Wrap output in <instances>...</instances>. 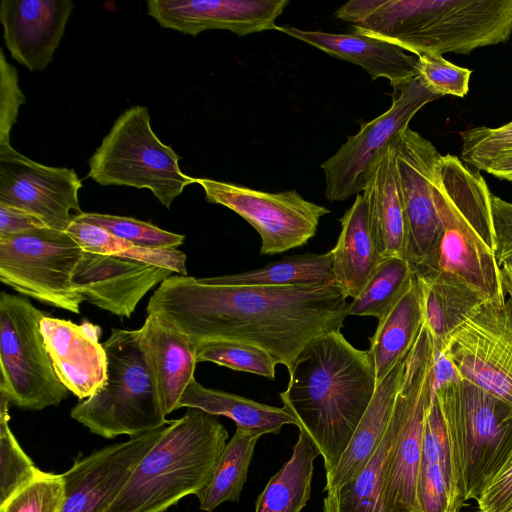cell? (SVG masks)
Returning <instances> with one entry per match:
<instances>
[{"label": "cell", "mask_w": 512, "mask_h": 512, "mask_svg": "<svg viewBox=\"0 0 512 512\" xmlns=\"http://www.w3.org/2000/svg\"><path fill=\"white\" fill-rule=\"evenodd\" d=\"M349 305L336 283L226 285L176 275L159 285L146 312L161 315L196 344L211 339L247 342L289 370L313 339L340 331Z\"/></svg>", "instance_id": "6da1fadb"}, {"label": "cell", "mask_w": 512, "mask_h": 512, "mask_svg": "<svg viewBox=\"0 0 512 512\" xmlns=\"http://www.w3.org/2000/svg\"><path fill=\"white\" fill-rule=\"evenodd\" d=\"M279 394L283 407L314 443L326 474L345 452L367 410L376 378L368 350L352 346L340 331L323 334L298 354Z\"/></svg>", "instance_id": "7a4b0ae2"}, {"label": "cell", "mask_w": 512, "mask_h": 512, "mask_svg": "<svg viewBox=\"0 0 512 512\" xmlns=\"http://www.w3.org/2000/svg\"><path fill=\"white\" fill-rule=\"evenodd\" d=\"M335 17L416 56L469 54L512 35V0H350Z\"/></svg>", "instance_id": "3957f363"}, {"label": "cell", "mask_w": 512, "mask_h": 512, "mask_svg": "<svg viewBox=\"0 0 512 512\" xmlns=\"http://www.w3.org/2000/svg\"><path fill=\"white\" fill-rule=\"evenodd\" d=\"M441 234L432 262L419 274L455 279L486 299L507 297L497 256L490 192L458 157L442 155L435 186Z\"/></svg>", "instance_id": "277c9868"}, {"label": "cell", "mask_w": 512, "mask_h": 512, "mask_svg": "<svg viewBox=\"0 0 512 512\" xmlns=\"http://www.w3.org/2000/svg\"><path fill=\"white\" fill-rule=\"evenodd\" d=\"M228 432L217 416L188 408L170 421L104 512H165L212 479Z\"/></svg>", "instance_id": "5b68a950"}, {"label": "cell", "mask_w": 512, "mask_h": 512, "mask_svg": "<svg viewBox=\"0 0 512 512\" xmlns=\"http://www.w3.org/2000/svg\"><path fill=\"white\" fill-rule=\"evenodd\" d=\"M102 345L107 355L106 382L93 396L77 403L71 417L107 439L136 437L169 424L140 330L113 328Z\"/></svg>", "instance_id": "8992f818"}, {"label": "cell", "mask_w": 512, "mask_h": 512, "mask_svg": "<svg viewBox=\"0 0 512 512\" xmlns=\"http://www.w3.org/2000/svg\"><path fill=\"white\" fill-rule=\"evenodd\" d=\"M465 501L477 499L512 451V407L460 379L434 391Z\"/></svg>", "instance_id": "52a82bcc"}, {"label": "cell", "mask_w": 512, "mask_h": 512, "mask_svg": "<svg viewBox=\"0 0 512 512\" xmlns=\"http://www.w3.org/2000/svg\"><path fill=\"white\" fill-rule=\"evenodd\" d=\"M180 156L152 130L147 107L125 110L89 159L88 176L102 186L149 189L167 209L196 178L184 174Z\"/></svg>", "instance_id": "ba28073f"}, {"label": "cell", "mask_w": 512, "mask_h": 512, "mask_svg": "<svg viewBox=\"0 0 512 512\" xmlns=\"http://www.w3.org/2000/svg\"><path fill=\"white\" fill-rule=\"evenodd\" d=\"M432 338L423 324L408 352L392 415L396 432L388 453L383 482L387 512H421L417 480L426 412L434 393L431 388Z\"/></svg>", "instance_id": "9c48e42d"}, {"label": "cell", "mask_w": 512, "mask_h": 512, "mask_svg": "<svg viewBox=\"0 0 512 512\" xmlns=\"http://www.w3.org/2000/svg\"><path fill=\"white\" fill-rule=\"evenodd\" d=\"M44 316L27 298L0 293V394L21 409L58 406L68 395L40 330Z\"/></svg>", "instance_id": "30bf717a"}, {"label": "cell", "mask_w": 512, "mask_h": 512, "mask_svg": "<svg viewBox=\"0 0 512 512\" xmlns=\"http://www.w3.org/2000/svg\"><path fill=\"white\" fill-rule=\"evenodd\" d=\"M83 249L50 227L0 237V281L43 304L80 313L72 276Z\"/></svg>", "instance_id": "8fae6325"}, {"label": "cell", "mask_w": 512, "mask_h": 512, "mask_svg": "<svg viewBox=\"0 0 512 512\" xmlns=\"http://www.w3.org/2000/svg\"><path fill=\"white\" fill-rule=\"evenodd\" d=\"M437 98L418 75L393 88L390 108L363 124L320 165L325 176V197L330 202L345 201L363 192L383 150L408 128L423 106Z\"/></svg>", "instance_id": "7c38bea8"}, {"label": "cell", "mask_w": 512, "mask_h": 512, "mask_svg": "<svg viewBox=\"0 0 512 512\" xmlns=\"http://www.w3.org/2000/svg\"><path fill=\"white\" fill-rule=\"evenodd\" d=\"M209 203L246 220L259 234L260 254L274 255L305 245L330 211L304 199L296 190L264 192L209 178H196Z\"/></svg>", "instance_id": "4fadbf2b"}, {"label": "cell", "mask_w": 512, "mask_h": 512, "mask_svg": "<svg viewBox=\"0 0 512 512\" xmlns=\"http://www.w3.org/2000/svg\"><path fill=\"white\" fill-rule=\"evenodd\" d=\"M445 353L465 379L512 407V299L486 300L448 339Z\"/></svg>", "instance_id": "5bb4252c"}, {"label": "cell", "mask_w": 512, "mask_h": 512, "mask_svg": "<svg viewBox=\"0 0 512 512\" xmlns=\"http://www.w3.org/2000/svg\"><path fill=\"white\" fill-rule=\"evenodd\" d=\"M400 196L406 221L405 259L414 273L433 260L441 234L435 186L442 155L409 127L393 141Z\"/></svg>", "instance_id": "9a60e30c"}, {"label": "cell", "mask_w": 512, "mask_h": 512, "mask_svg": "<svg viewBox=\"0 0 512 512\" xmlns=\"http://www.w3.org/2000/svg\"><path fill=\"white\" fill-rule=\"evenodd\" d=\"M82 181L74 169L37 163L11 145L0 146V203L26 210L47 227L66 231L81 213Z\"/></svg>", "instance_id": "2e32d148"}, {"label": "cell", "mask_w": 512, "mask_h": 512, "mask_svg": "<svg viewBox=\"0 0 512 512\" xmlns=\"http://www.w3.org/2000/svg\"><path fill=\"white\" fill-rule=\"evenodd\" d=\"M164 427L109 445L87 456L78 455L62 477V512H104L122 491L134 470L156 444Z\"/></svg>", "instance_id": "e0dca14e"}, {"label": "cell", "mask_w": 512, "mask_h": 512, "mask_svg": "<svg viewBox=\"0 0 512 512\" xmlns=\"http://www.w3.org/2000/svg\"><path fill=\"white\" fill-rule=\"evenodd\" d=\"M172 273L156 265L83 250L72 286L84 301L129 318L142 298Z\"/></svg>", "instance_id": "ac0fdd59"}, {"label": "cell", "mask_w": 512, "mask_h": 512, "mask_svg": "<svg viewBox=\"0 0 512 512\" xmlns=\"http://www.w3.org/2000/svg\"><path fill=\"white\" fill-rule=\"evenodd\" d=\"M288 0H149L148 14L162 27L195 36L224 29L239 36L275 29Z\"/></svg>", "instance_id": "d6986e66"}, {"label": "cell", "mask_w": 512, "mask_h": 512, "mask_svg": "<svg viewBox=\"0 0 512 512\" xmlns=\"http://www.w3.org/2000/svg\"><path fill=\"white\" fill-rule=\"evenodd\" d=\"M73 10L70 0H2L0 21L11 56L31 71L52 61Z\"/></svg>", "instance_id": "ffe728a7"}, {"label": "cell", "mask_w": 512, "mask_h": 512, "mask_svg": "<svg viewBox=\"0 0 512 512\" xmlns=\"http://www.w3.org/2000/svg\"><path fill=\"white\" fill-rule=\"evenodd\" d=\"M40 330L61 383L80 400L98 392L107 379V355L99 342L101 329L45 315Z\"/></svg>", "instance_id": "44dd1931"}, {"label": "cell", "mask_w": 512, "mask_h": 512, "mask_svg": "<svg viewBox=\"0 0 512 512\" xmlns=\"http://www.w3.org/2000/svg\"><path fill=\"white\" fill-rule=\"evenodd\" d=\"M139 330L141 344L166 416L178 409L183 392L195 378L197 344L185 332L156 313H148Z\"/></svg>", "instance_id": "7402d4cb"}, {"label": "cell", "mask_w": 512, "mask_h": 512, "mask_svg": "<svg viewBox=\"0 0 512 512\" xmlns=\"http://www.w3.org/2000/svg\"><path fill=\"white\" fill-rule=\"evenodd\" d=\"M275 30L305 42L328 55L362 67L373 80L386 78L395 88L416 77L417 57L389 42L352 31L337 34L277 26Z\"/></svg>", "instance_id": "603a6c76"}, {"label": "cell", "mask_w": 512, "mask_h": 512, "mask_svg": "<svg viewBox=\"0 0 512 512\" xmlns=\"http://www.w3.org/2000/svg\"><path fill=\"white\" fill-rule=\"evenodd\" d=\"M421 512H460L466 501L435 395L428 406L417 480Z\"/></svg>", "instance_id": "cb8c5ba5"}, {"label": "cell", "mask_w": 512, "mask_h": 512, "mask_svg": "<svg viewBox=\"0 0 512 512\" xmlns=\"http://www.w3.org/2000/svg\"><path fill=\"white\" fill-rule=\"evenodd\" d=\"M341 232L331 250L335 283L346 298L354 299L384 260L378 253L369 224L367 198L357 194L340 219Z\"/></svg>", "instance_id": "d4e9b609"}, {"label": "cell", "mask_w": 512, "mask_h": 512, "mask_svg": "<svg viewBox=\"0 0 512 512\" xmlns=\"http://www.w3.org/2000/svg\"><path fill=\"white\" fill-rule=\"evenodd\" d=\"M406 358V357H405ZM405 358L380 381L337 466L326 474L325 492H332L352 480L368 463L386 432L403 375Z\"/></svg>", "instance_id": "484cf974"}, {"label": "cell", "mask_w": 512, "mask_h": 512, "mask_svg": "<svg viewBox=\"0 0 512 512\" xmlns=\"http://www.w3.org/2000/svg\"><path fill=\"white\" fill-rule=\"evenodd\" d=\"M363 194L367 198L370 229L379 255L383 259H405L406 221L393 142L378 157Z\"/></svg>", "instance_id": "4316f807"}, {"label": "cell", "mask_w": 512, "mask_h": 512, "mask_svg": "<svg viewBox=\"0 0 512 512\" xmlns=\"http://www.w3.org/2000/svg\"><path fill=\"white\" fill-rule=\"evenodd\" d=\"M424 324L422 287L416 274L407 288L378 320V326L370 337L369 354L374 367L376 382L402 359L414 345Z\"/></svg>", "instance_id": "83f0119b"}, {"label": "cell", "mask_w": 512, "mask_h": 512, "mask_svg": "<svg viewBox=\"0 0 512 512\" xmlns=\"http://www.w3.org/2000/svg\"><path fill=\"white\" fill-rule=\"evenodd\" d=\"M197 408L213 416H225L236 427L258 434H279L284 425L297 426L284 408L274 407L229 392L204 387L195 378L183 392L178 409Z\"/></svg>", "instance_id": "f1b7e54d"}, {"label": "cell", "mask_w": 512, "mask_h": 512, "mask_svg": "<svg viewBox=\"0 0 512 512\" xmlns=\"http://www.w3.org/2000/svg\"><path fill=\"white\" fill-rule=\"evenodd\" d=\"M419 280L424 325L431 335L433 348L444 350L449 337L488 299L449 277Z\"/></svg>", "instance_id": "f546056e"}, {"label": "cell", "mask_w": 512, "mask_h": 512, "mask_svg": "<svg viewBox=\"0 0 512 512\" xmlns=\"http://www.w3.org/2000/svg\"><path fill=\"white\" fill-rule=\"evenodd\" d=\"M319 455L312 440L299 431L291 457L259 494L255 512H301L310 499L314 461Z\"/></svg>", "instance_id": "4dcf8cb0"}, {"label": "cell", "mask_w": 512, "mask_h": 512, "mask_svg": "<svg viewBox=\"0 0 512 512\" xmlns=\"http://www.w3.org/2000/svg\"><path fill=\"white\" fill-rule=\"evenodd\" d=\"M331 250L284 257L264 267L238 274L205 277L226 285L290 286L335 283Z\"/></svg>", "instance_id": "1f68e13d"}, {"label": "cell", "mask_w": 512, "mask_h": 512, "mask_svg": "<svg viewBox=\"0 0 512 512\" xmlns=\"http://www.w3.org/2000/svg\"><path fill=\"white\" fill-rule=\"evenodd\" d=\"M260 437L258 434L236 427L233 437L226 444L218 460L212 479L196 495L201 510L212 512L225 502H239Z\"/></svg>", "instance_id": "d6a6232c"}, {"label": "cell", "mask_w": 512, "mask_h": 512, "mask_svg": "<svg viewBox=\"0 0 512 512\" xmlns=\"http://www.w3.org/2000/svg\"><path fill=\"white\" fill-rule=\"evenodd\" d=\"M66 232L87 252L140 261L187 275L186 254L178 249H152L135 245L108 231L72 219Z\"/></svg>", "instance_id": "836d02e7"}, {"label": "cell", "mask_w": 512, "mask_h": 512, "mask_svg": "<svg viewBox=\"0 0 512 512\" xmlns=\"http://www.w3.org/2000/svg\"><path fill=\"white\" fill-rule=\"evenodd\" d=\"M414 274L406 259H384L364 289L350 302L348 316H372L380 320L403 294Z\"/></svg>", "instance_id": "e575fe53"}, {"label": "cell", "mask_w": 512, "mask_h": 512, "mask_svg": "<svg viewBox=\"0 0 512 512\" xmlns=\"http://www.w3.org/2000/svg\"><path fill=\"white\" fill-rule=\"evenodd\" d=\"M197 362H212L232 370L257 374L271 380L278 364L265 349L231 339H211L197 344Z\"/></svg>", "instance_id": "d590c367"}, {"label": "cell", "mask_w": 512, "mask_h": 512, "mask_svg": "<svg viewBox=\"0 0 512 512\" xmlns=\"http://www.w3.org/2000/svg\"><path fill=\"white\" fill-rule=\"evenodd\" d=\"M8 405V399L0 394V504L42 471L35 466L12 433Z\"/></svg>", "instance_id": "8d00e7d4"}, {"label": "cell", "mask_w": 512, "mask_h": 512, "mask_svg": "<svg viewBox=\"0 0 512 512\" xmlns=\"http://www.w3.org/2000/svg\"><path fill=\"white\" fill-rule=\"evenodd\" d=\"M72 219L98 226L144 248L172 250L177 249L185 241L184 235L163 230L151 223L131 217L81 212L74 214Z\"/></svg>", "instance_id": "74e56055"}, {"label": "cell", "mask_w": 512, "mask_h": 512, "mask_svg": "<svg viewBox=\"0 0 512 512\" xmlns=\"http://www.w3.org/2000/svg\"><path fill=\"white\" fill-rule=\"evenodd\" d=\"M65 483L61 474L41 473L0 504V512H62Z\"/></svg>", "instance_id": "f35d334b"}, {"label": "cell", "mask_w": 512, "mask_h": 512, "mask_svg": "<svg viewBox=\"0 0 512 512\" xmlns=\"http://www.w3.org/2000/svg\"><path fill=\"white\" fill-rule=\"evenodd\" d=\"M417 73L426 87L439 97H464L469 91L472 71L459 67L442 55L424 53L417 56Z\"/></svg>", "instance_id": "ab89813d"}, {"label": "cell", "mask_w": 512, "mask_h": 512, "mask_svg": "<svg viewBox=\"0 0 512 512\" xmlns=\"http://www.w3.org/2000/svg\"><path fill=\"white\" fill-rule=\"evenodd\" d=\"M460 135L462 160L478 171H485L497 155L512 148V121L496 128H469Z\"/></svg>", "instance_id": "60d3db41"}, {"label": "cell", "mask_w": 512, "mask_h": 512, "mask_svg": "<svg viewBox=\"0 0 512 512\" xmlns=\"http://www.w3.org/2000/svg\"><path fill=\"white\" fill-rule=\"evenodd\" d=\"M25 96L19 87L17 69L0 49V146L10 145V132Z\"/></svg>", "instance_id": "b9f144b4"}, {"label": "cell", "mask_w": 512, "mask_h": 512, "mask_svg": "<svg viewBox=\"0 0 512 512\" xmlns=\"http://www.w3.org/2000/svg\"><path fill=\"white\" fill-rule=\"evenodd\" d=\"M476 501L479 512H512V451Z\"/></svg>", "instance_id": "7bdbcfd3"}, {"label": "cell", "mask_w": 512, "mask_h": 512, "mask_svg": "<svg viewBox=\"0 0 512 512\" xmlns=\"http://www.w3.org/2000/svg\"><path fill=\"white\" fill-rule=\"evenodd\" d=\"M491 215L498 256L512 248V203L492 194Z\"/></svg>", "instance_id": "ee69618b"}, {"label": "cell", "mask_w": 512, "mask_h": 512, "mask_svg": "<svg viewBox=\"0 0 512 512\" xmlns=\"http://www.w3.org/2000/svg\"><path fill=\"white\" fill-rule=\"evenodd\" d=\"M42 227L47 226L34 214L0 203V237L20 234Z\"/></svg>", "instance_id": "f6af8a7d"}, {"label": "cell", "mask_w": 512, "mask_h": 512, "mask_svg": "<svg viewBox=\"0 0 512 512\" xmlns=\"http://www.w3.org/2000/svg\"><path fill=\"white\" fill-rule=\"evenodd\" d=\"M444 350L433 348L431 379V388L433 393L437 388L443 385L450 384L462 379Z\"/></svg>", "instance_id": "bcb514c9"}, {"label": "cell", "mask_w": 512, "mask_h": 512, "mask_svg": "<svg viewBox=\"0 0 512 512\" xmlns=\"http://www.w3.org/2000/svg\"><path fill=\"white\" fill-rule=\"evenodd\" d=\"M485 172L498 179L512 182V148L497 155L490 162Z\"/></svg>", "instance_id": "7dc6e473"}, {"label": "cell", "mask_w": 512, "mask_h": 512, "mask_svg": "<svg viewBox=\"0 0 512 512\" xmlns=\"http://www.w3.org/2000/svg\"><path fill=\"white\" fill-rule=\"evenodd\" d=\"M503 287L506 295L512 299V269L501 267Z\"/></svg>", "instance_id": "c3c4849f"}, {"label": "cell", "mask_w": 512, "mask_h": 512, "mask_svg": "<svg viewBox=\"0 0 512 512\" xmlns=\"http://www.w3.org/2000/svg\"><path fill=\"white\" fill-rule=\"evenodd\" d=\"M497 260L500 267L512 269V248L498 255Z\"/></svg>", "instance_id": "681fc988"}]
</instances>
